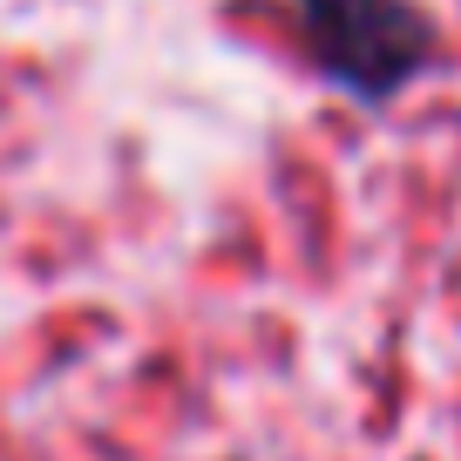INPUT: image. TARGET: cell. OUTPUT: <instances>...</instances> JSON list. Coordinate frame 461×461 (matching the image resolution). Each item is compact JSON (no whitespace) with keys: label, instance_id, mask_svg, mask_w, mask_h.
Returning a JSON list of instances; mask_svg holds the SVG:
<instances>
[{"label":"cell","instance_id":"6da1fadb","mask_svg":"<svg viewBox=\"0 0 461 461\" xmlns=\"http://www.w3.org/2000/svg\"><path fill=\"white\" fill-rule=\"evenodd\" d=\"M319 75L360 109H387L441 61V21L420 0H299Z\"/></svg>","mask_w":461,"mask_h":461}]
</instances>
